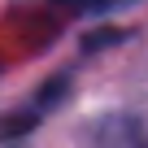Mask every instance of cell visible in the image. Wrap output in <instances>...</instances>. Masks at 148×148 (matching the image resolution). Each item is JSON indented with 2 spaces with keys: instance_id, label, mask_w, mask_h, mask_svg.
<instances>
[{
  "instance_id": "6da1fadb",
  "label": "cell",
  "mask_w": 148,
  "mask_h": 148,
  "mask_svg": "<svg viewBox=\"0 0 148 148\" xmlns=\"http://www.w3.org/2000/svg\"><path fill=\"white\" fill-rule=\"evenodd\" d=\"M57 5H65V9H113L122 0H57Z\"/></svg>"
}]
</instances>
